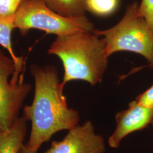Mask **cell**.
<instances>
[{
  "instance_id": "6da1fadb",
  "label": "cell",
  "mask_w": 153,
  "mask_h": 153,
  "mask_svg": "<svg viewBox=\"0 0 153 153\" xmlns=\"http://www.w3.org/2000/svg\"><path fill=\"white\" fill-rule=\"evenodd\" d=\"M30 72L34 79V96L31 104L23 107V116L31 123L25 144L31 152L36 153L56 133L77 126L80 117L77 111L68 105L56 67L33 64Z\"/></svg>"
},
{
  "instance_id": "7a4b0ae2",
  "label": "cell",
  "mask_w": 153,
  "mask_h": 153,
  "mask_svg": "<svg viewBox=\"0 0 153 153\" xmlns=\"http://www.w3.org/2000/svg\"><path fill=\"white\" fill-rule=\"evenodd\" d=\"M104 49V39L93 32L57 36L48 53L57 56L62 63L61 86L64 88L68 82L75 80L85 81L93 86L102 82L108 64Z\"/></svg>"
},
{
  "instance_id": "3957f363",
  "label": "cell",
  "mask_w": 153,
  "mask_h": 153,
  "mask_svg": "<svg viewBox=\"0 0 153 153\" xmlns=\"http://www.w3.org/2000/svg\"><path fill=\"white\" fill-rule=\"evenodd\" d=\"M139 4L134 2L128 6L120 21L105 30H94L93 33L103 36L105 53L110 55L120 51L138 53L153 64V33L144 19L138 16Z\"/></svg>"
},
{
  "instance_id": "277c9868",
  "label": "cell",
  "mask_w": 153,
  "mask_h": 153,
  "mask_svg": "<svg viewBox=\"0 0 153 153\" xmlns=\"http://www.w3.org/2000/svg\"><path fill=\"white\" fill-rule=\"evenodd\" d=\"M14 23L22 35L32 29L62 36L83 31L93 32L94 25L86 16L66 17L47 6L43 0H25L16 11Z\"/></svg>"
},
{
  "instance_id": "5b68a950",
  "label": "cell",
  "mask_w": 153,
  "mask_h": 153,
  "mask_svg": "<svg viewBox=\"0 0 153 153\" xmlns=\"http://www.w3.org/2000/svg\"><path fill=\"white\" fill-rule=\"evenodd\" d=\"M25 65H18L0 50V130L6 131L19 117L23 104L32 90L25 82Z\"/></svg>"
},
{
  "instance_id": "8992f818",
  "label": "cell",
  "mask_w": 153,
  "mask_h": 153,
  "mask_svg": "<svg viewBox=\"0 0 153 153\" xmlns=\"http://www.w3.org/2000/svg\"><path fill=\"white\" fill-rule=\"evenodd\" d=\"M104 138L97 134L91 121L77 125L69 130L60 141H53L44 153H104Z\"/></svg>"
},
{
  "instance_id": "52a82bcc",
  "label": "cell",
  "mask_w": 153,
  "mask_h": 153,
  "mask_svg": "<svg viewBox=\"0 0 153 153\" xmlns=\"http://www.w3.org/2000/svg\"><path fill=\"white\" fill-rule=\"evenodd\" d=\"M115 119L116 128L108 140L109 146L114 149L119 148L121 141L131 133L141 131L152 124L153 108L139 104L135 100L129 103L128 109L117 112Z\"/></svg>"
},
{
  "instance_id": "ba28073f",
  "label": "cell",
  "mask_w": 153,
  "mask_h": 153,
  "mask_svg": "<svg viewBox=\"0 0 153 153\" xmlns=\"http://www.w3.org/2000/svg\"><path fill=\"white\" fill-rule=\"evenodd\" d=\"M27 122L19 117L9 129L0 130V153H19L27 131Z\"/></svg>"
},
{
  "instance_id": "9c48e42d",
  "label": "cell",
  "mask_w": 153,
  "mask_h": 153,
  "mask_svg": "<svg viewBox=\"0 0 153 153\" xmlns=\"http://www.w3.org/2000/svg\"><path fill=\"white\" fill-rule=\"evenodd\" d=\"M47 6L61 16L66 17L85 16L86 0H43Z\"/></svg>"
},
{
  "instance_id": "30bf717a",
  "label": "cell",
  "mask_w": 153,
  "mask_h": 153,
  "mask_svg": "<svg viewBox=\"0 0 153 153\" xmlns=\"http://www.w3.org/2000/svg\"><path fill=\"white\" fill-rule=\"evenodd\" d=\"M16 29L14 22L0 19V45L7 51L18 65L25 64L23 57L17 56L13 49L11 42V33Z\"/></svg>"
},
{
  "instance_id": "8fae6325",
  "label": "cell",
  "mask_w": 153,
  "mask_h": 153,
  "mask_svg": "<svg viewBox=\"0 0 153 153\" xmlns=\"http://www.w3.org/2000/svg\"><path fill=\"white\" fill-rule=\"evenodd\" d=\"M119 3V0H86V9L94 14L107 16L116 11Z\"/></svg>"
},
{
  "instance_id": "7c38bea8",
  "label": "cell",
  "mask_w": 153,
  "mask_h": 153,
  "mask_svg": "<svg viewBox=\"0 0 153 153\" xmlns=\"http://www.w3.org/2000/svg\"><path fill=\"white\" fill-rule=\"evenodd\" d=\"M25 0H0V19L14 22L16 11Z\"/></svg>"
},
{
  "instance_id": "4fadbf2b",
  "label": "cell",
  "mask_w": 153,
  "mask_h": 153,
  "mask_svg": "<svg viewBox=\"0 0 153 153\" xmlns=\"http://www.w3.org/2000/svg\"><path fill=\"white\" fill-rule=\"evenodd\" d=\"M137 14L144 19L153 33V0H142L138 6Z\"/></svg>"
},
{
  "instance_id": "5bb4252c",
  "label": "cell",
  "mask_w": 153,
  "mask_h": 153,
  "mask_svg": "<svg viewBox=\"0 0 153 153\" xmlns=\"http://www.w3.org/2000/svg\"><path fill=\"white\" fill-rule=\"evenodd\" d=\"M136 100L139 104L145 107L153 108V85L137 97Z\"/></svg>"
},
{
  "instance_id": "9a60e30c",
  "label": "cell",
  "mask_w": 153,
  "mask_h": 153,
  "mask_svg": "<svg viewBox=\"0 0 153 153\" xmlns=\"http://www.w3.org/2000/svg\"><path fill=\"white\" fill-rule=\"evenodd\" d=\"M19 153H33L32 152H31L28 149L27 146L26 144H23L22 145V147L21 148Z\"/></svg>"
},
{
  "instance_id": "2e32d148",
  "label": "cell",
  "mask_w": 153,
  "mask_h": 153,
  "mask_svg": "<svg viewBox=\"0 0 153 153\" xmlns=\"http://www.w3.org/2000/svg\"><path fill=\"white\" fill-rule=\"evenodd\" d=\"M150 66L152 67V68H153V64H151V65H150Z\"/></svg>"
},
{
  "instance_id": "e0dca14e",
  "label": "cell",
  "mask_w": 153,
  "mask_h": 153,
  "mask_svg": "<svg viewBox=\"0 0 153 153\" xmlns=\"http://www.w3.org/2000/svg\"><path fill=\"white\" fill-rule=\"evenodd\" d=\"M152 126H153V122H152Z\"/></svg>"
}]
</instances>
